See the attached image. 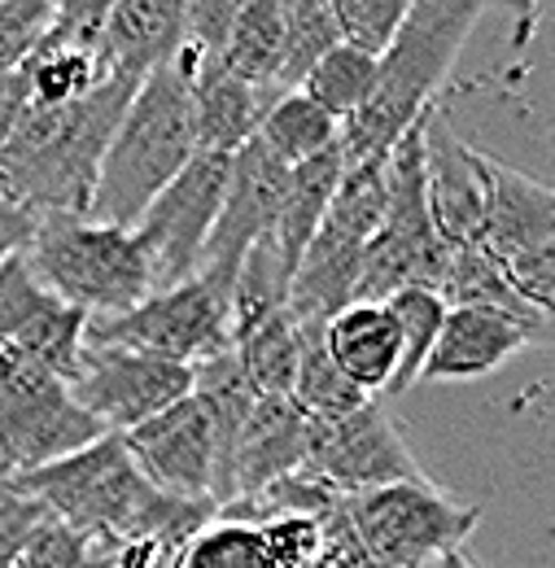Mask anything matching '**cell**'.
Returning a JSON list of instances; mask_svg holds the SVG:
<instances>
[{
  "label": "cell",
  "instance_id": "8d00e7d4",
  "mask_svg": "<svg viewBox=\"0 0 555 568\" xmlns=\"http://www.w3.org/2000/svg\"><path fill=\"white\" fill-rule=\"evenodd\" d=\"M263 534L268 560L272 568H315L320 565V547H324V520L311 516H280L268 525H254Z\"/></svg>",
  "mask_w": 555,
  "mask_h": 568
},
{
  "label": "cell",
  "instance_id": "7c38bea8",
  "mask_svg": "<svg viewBox=\"0 0 555 568\" xmlns=\"http://www.w3.org/2000/svg\"><path fill=\"white\" fill-rule=\"evenodd\" d=\"M302 468L329 481L342 498L424 477L381 403H363L342 420H306Z\"/></svg>",
  "mask_w": 555,
  "mask_h": 568
},
{
  "label": "cell",
  "instance_id": "8992f818",
  "mask_svg": "<svg viewBox=\"0 0 555 568\" xmlns=\"http://www.w3.org/2000/svg\"><path fill=\"white\" fill-rule=\"evenodd\" d=\"M424 119L385 153V211L363 250L354 302H385L398 288H428V293L442 288L451 250L433 232V219L424 206V153H420Z\"/></svg>",
  "mask_w": 555,
  "mask_h": 568
},
{
  "label": "cell",
  "instance_id": "484cf974",
  "mask_svg": "<svg viewBox=\"0 0 555 568\" xmlns=\"http://www.w3.org/2000/svg\"><path fill=\"white\" fill-rule=\"evenodd\" d=\"M232 355L259 398H289L297 372V328L289 320V306L232 328Z\"/></svg>",
  "mask_w": 555,
  "mask_h": 568
},
{
  "label": "cell",
  "instance_id": "4dcf8cb0",
  "mask_svg": "<svg viewBox=\"0 0 555 568\" xmlns=\"http://www.w3.org/2000/svg\"><path fill=\"white\" fill-rule=\"evenodd\" d=\"M284 13V58H280V92H297L302 79L315 71V62L324 53H333L337 27H333V9L329 0H280Z\"/></svg>",
  "mask_w": 555,
  "mask_h": 568
},
{
  "label": "cell",
  "instance_id": "7a4b0ae2",
  "mask_svg": "<svg viewBox=\"0 0 555 568\" xmlns=\"http://www.w3.org/2000/svg\"><path fill=\"white\" fill-rule=\"evenodd\" d=\"M137 83L110 79L83 101L70 105H31L0 149V184L27 214H74L83 219L105 144L114 136Z\"/></svg>",
  "mask_w": 555,
  "mask_h": 568
},
{
  "label": "cell",
  "instance_id": "52a82bcc",
  "mask_svg": "<svg viewBox=\"0 0 555 568\" xmlns=\"http://www.w3.org/2000/svg\"><path fill=\"white\" fill-rule=\"evenodd\" d=\"M88 346H119L180 367H202L232 351V281L193 276L189 284L149 293L123 315L88 320Z\"/></svg>",
  "mask_w": 555,
  "mask_h": 568
},
{
  "label": "cell",
  "instance_id": "5bb4252c",
  "mask_svg": "<svg viewBox=\"0 0 555 568\" xmlns=\"http://www.w3.org/2000/svg\"><path fill=\"white\" fill-rule=\"evenodd\" d=\"M137 473L162 495L180 503H202L214 507L219 498V450H214V428L198 394L175 403L171 412L144 420L140 428L119 437Z\"/></svg>",
  "mask_w": 555,
  "mask_h": 568
},
{
  "label": "cell",
  "instance_id": "30bf717a",
  "mask_svg": "<svg viewBox=\"0 0 555 568\" xmlns=\"http://www.w3.org/2000/svg\"><path fill=\"white\" fill-rule=\"evenodd\" d=\"M228 162L219 153H193L189 166L149 202L137 219V241L149 258L153 293L189 284L202 272V254L228 189Z\"/></svg>",
  "mask_w": 555,
  "mask_h": 568
},
{
  "label": "cell",
  "instance_id": "e0dca14e",
  "mask_svg": "<svg viewBox=\"0 0 555 568\" xmlns=\"http://www.w3.org/2000/svg\"><path fill=\"white\" fill-rule=\"evenodd\" d=\"M420 153H424V206L433 219V232L442 236L446 250L477 245L486 223V175H482L486 153L464 141L437 110H428L424 119Z\"/></svg>",
  "mask_w": 555,
  "mask_h": 568
},
{
  "label": "cell",
  "instance_id": "6da1fadb",
  "mask_svg": "<svg viewBox=\"0 0 555 568\" xmlns=\"http://www.w3.org/2000/svg\"><path fill=\"white\" fill-rule=\"evenodd\" d=\"M53 520L67 529L101 542H158L175 551L184 538H193L206 520H214V507L180 503V498L153 490L128 459L119 437H97L92 446L74 450L67 459L27 473L18 481Z\"/></svg>",
  "mask_w": 555,
  "mask_h": 568
},
{
  "label": "cell",
  "instance_id": "603a6c76",
  "mask_svg": "<svg viewBox=\"0 0 555 568\" xmlns=\"http://www.w3.org/2000/svg\"><path fill=\"white\" fill-rule=\"evenodd\" d=\"M324 351L363 398L390 394L398 372V328L385 302H350L324 324Z\"/></svg>",
  "mask_w": 555,
  "mask_h": 568
},
{
  "label": "cell",
  "instance_id": "836d02e7",
  "mask_svg": "<svg viewBox=\"0 0 555 568\" xmlns=\"http://www.w3.org/2000/svg\"><path fill=\"white\" fill-rule=\"evenodd\" d=\"M329 9H333L337 40L346 49L367 53V58H381L394 44V36H398L412 0H329Z\"/></svg>",
  "mask_w": 555,
  "mask_h": 568
},
{
  "label": "cell",
  "instance_id": "b9f144b4",
  "mask_svg": "<svg viewBox=\"0 0 555 568\" xmlns=\"http://www.w3.org/2000/svg\"><path fill=\"white\" fill-rule=\"evenodd\" d=\"M0 568H13V565H4V560H0Z\"/></svg>",
  "mask_w": 555,
  "mask_h": 568
},
{
  "label": "cell",
  "instance_id": "d590c367",
  "mask_svg": "<svg viewBox=\"0 0 555 568\" xmlns=\"http://www.w3.org/2000/svg\"><path fill=\"white\" fill-rule=\"evenodd\" d=\"M53 0H0V74L18 71L40 44Z\"/></svg>",
  "mask_w": 555,
  "mask_h": 568
},
{
  "label": "cell",
  "instance_id": "ba28073f",
  "mask_svg": "<svg viewBox=\"0 0 555 568\" xmlns=\"http://www.w3.org/2000/svg\"><path fill=\"white\" fill-rule=\"evenodd\" d=\"M482 503H460L428 477L346 498V516L376 568H428L460 551L482 520Z\"/></svg>",
  "mask_w": 555,
  "mask_h": 568
},
{
  "label": "cell",
  "instance_id": "f1b7e54d",
  "mask_svg": "<svg viewBox=\"0 0 555 568\" xmlns=\"http://www.w3.org/2000/svg\"><path fill=\"white\" fill-rule=\"evenodd\" d=\"M337 128L342 123L333 114H324L315 101H306L302 92H280L254 141L284 166H302V162L337 149Z\"/></svg>",
  "mask_w": 555,
  "mask_h": 568
},
{
  "label": "cell",
  "instance_id": "44dd1931",
  "mask_svg": "<svg viewBox=\"0 0 555 568\" xmlns=\"http://www.w3.org/2000/svg\"><path fill=\"white\" fill-rule=\"evenodd\" d=\"M302 455H306V416L289 398H254L241 437H236V450H232V498L228 503H241L280 477L297 473Z\"/></svg>",
  "mask_w": 555,
  "mask_h": 568
},
{
  "label": "cell",
  "instance_id": "ab89813d",
  "mask_svg": "<svg viewBox=\"0 0 555 568\" xmlns=\"http://www.w3.org/2000/svg\"><path fill=\"white\" fill-rule=\"evenodd\" d=\"M22 110H27V83H22V71L0 74V149H4V141H9V132L18 128Z\"/></svg>",
  "mask_w": 555,
  "mask_h": 568
},
{
  "label": "cell",
  "instance_id": "5b68a950",
  "mask_svg": "<svg viewBox=\"0 0 555 568\" xmlns=\"http://www.w3.org/2000/svg\"><path fill=\"white\" fill-rule=\"evenodd\" d=\"M31 276L62 306L105 320L123 315L153 293L149 258L132 227H105L74 214H44L22 250Z\"/></svg>",
  "mask_w": 555,
  "mask_h": 568
},
{
  "label": "cell",
  "instance_id": "d4e9b609",
  "mask_svg": "<svg viewBox=\"0 0 555 568\" xmlns=\"http://www.w3.org/2000/svg\"><path fill=\"white\" fill-rule=\"evenodd\" d=\"M437 297L446 306H464V311H490V315H503L521 328H529L534 337H547L552 320H543L512 284L503 276V267L490 258L482 245H464V250H451V263H446V276Z\"/></svg>",
  "mask_w": 555,
  "mask_h": 568
},
{
  "label": "cell",
  "instance_id": "ac0fdd59",
  "mask_svg": "<svg viewBox=\"0 0 555 568\" xmlns=\"http://www.w3.org/2000/svg\"><path fill=\"white\" fill-rule=\"evenodd\" d=\"M482 175H486V223H482V241L477 245L486 250L490 258L498 267H507L516 258L555 250L552 189L543 180L490 158V153L482 162Z\"/></svg>",
  "mask_w": 555,
  "mask_h": 568
},
{
  "label": "cell",
  "instance_id": "9a60e30c",
  "mask_svg": "<svg viewBox=\"0 0 555 568\" xmlns=\"http://www.w3.org/2000/svg\"><path fill=\"white\" fill-rule=\"evenodd\" d=\"M289 184V166L276 162L259 141H250L245 149L232 153L228 162V189H223V206L214 219V232L202 254V272L206 276H228L236 281L241 258L272 236L276 227L280 197ZM198 272V276H202Z\"/></svg>",
  "mask_w": 555,
  "mask_h": 568
},
{
  "label": "cell",
  "instance_id": "277c9868",
  "mask_svg": "<svg viewBox=\"0 0 555 568\" xmlns=\"http://www.w3.org/2000/svg\"><path fill=\"white\" fill-rule=\"evenodd\" d=\"M198 153L189 83L175 67L153 71L128 101L114 136L105 144L88 214L105 227H137L149 202L189 166Z\"/></svg>",
  "mask_w": 555,
  "mask_h": 568
},
{
  "label": "cell",
  "instance_id": "8fae6325",
  "mask_svg": "<svg viewBox=\"0 0 555 568\" xmlns=\"http://www.w3.org/2000/svg\"><path fill=\"white\" fill-rule=\"evenodd\" d=\"M67 389L79 412L105 437H123L144 420L171 412L175 403H184L193 394V367L83 342Z\"/></svg>",
  "mask_w": 555,
  "mask_h": 568
},
{
  "label": "cell",
  "instance_id": "f35d334b",
  "mask_svg": "<svg viewBox=\"0 0 555 568\" xmlns=\"http://www.w3.org/2000/svg\"><path fill=\"white\" fill-rule=\"evenodd\" d=\"M31 232H36V214L22 211L9 197V189L0 184V263H9L13 254H22L27 241H31Z\"/></svg>",
  "mask_w": 555,
  "mask_h": 568
},
{
  "label": "cell",
  "instance_id": "4fadbf2b",
  "mask_svg": "<svg viewBox=\"0 0 555 568\" xmlns=\"http://www.w3.org/2000/svg\"><path fill=\"white\" fill-rule=\"evenodd\" d=\"M114 0H67L53 4V18L31 49V58L18 67L27 83L31 105H70L105 88L110 53H105V13Z\"/></svg>",
  "mask_w": 555,
  "mask_h": 568
},
{
  "label": "cell",
  "instance_id": "2e32d148",
  "mask_svg": "<svg viewBox=\"0 0 555 568\" xmlns=\"http://www.w3.org/2000/svg\"><path fill=\"white\" fill-rule=\"evenodd\" d=\"M83 333L88 315L62 306L31 276L22 254L0 263V351H13L53 372L58 381H70L83 351Z\"/></svg>",
  "mask_w": 555,
  "mask_h": 568
},
{
  "label": "cell",
  "instance_id": "83f0119b",
  "mask_svg": "<svg viewBox=\"0 0 555 568\" xmlns=\"http://www.w3.org/2000/svg\"><path fill=\"white\" fill-rule=\"evenodd\" d=\"M297 328V372H293V394L289 403L306 416V420H342L350 412H359L363 398L346 376L333 367V358L324 351V328Z\"/></svg>",
  "mask_w": 555,
  "mask_h": 568
},
{
  "label": "cell",
  "instance_id": "1f68e13d",
  "mask_svg": "<svg viewBox=\"0 0 555 568\" xmlns=\"http://www.w3.org/2000/svg\"><path fill=\"white\" fill-rule=\"evenodd\" d=\"M372 83H376V58L337 44L333 53H324L315 62V71L302 79L297 92L306 101H315L324 114H333L337 123H346L350 114L372 97Z\"/></svg>",
  "mask_w": 555,
  "mask_h": 568
},
{
  "label": "cell",
  "instance_id": "e575fe53",
  "mask_svg": "<svg viewBox=\"0 0 555 568\" xmlns=\"http://www.w3.org/2000/svg\"><path fill=\"white\" fill-rule=\"evenodd\" d=\"M13 568H110V547L67 529L62 520L44 516L31 538L18 547Z\"/></svg>",
  "mask_w": 555,
  "mask_h": 568
},
{
  "label": "cell",
  "instance_id": "d6986e66",
  "mask_svg": "<svg viewBox=\"0 0 555 568\" xmlns=\"http://www.w3.org/2000/svg\"><path fill=\"white\" fill-rule=\"evenodd\" d=\"M534 342H543V337H534L529 328H521L503 315L446 306L437 342L420 367V385L424 381H482L490 372H498L503 363L525 355Z\"/></svg>",
  "mask_w": 555,
  "mask_h": 568
},
{
  "label": "cell",
  "instance_id": "7402d4cb",
  "mask_svg": "<svg viewBox=\"0 0 555 568\" xmlns=\"http://www.w3.org/2000/svg\"><path fill=\"white\" fill-rule=\"evenodd\" d=\"M184 44V0H119L105 13V53L114 79L144 83L171 67Z\"/></svg>",
  "mask_w": 555,
  "mask_h": 568
},
{
  "label": "cell",
  "instance_id": "cb8c5ba5",
  "mask_svg": "<svg viewBox=\"0 0 555 568\" xmlns=\"http://www.w3.org/2000/svg\"><path fill=\"white\" fill-rule=\"evenodd\" d=\"M337 180H342V153L329 149L302 166H289V184H284V197H280L276 227H272V245H276L284 272L293 276L302 250L311 245V236L320 232L324 211L337 193Z\"/></svg>",
  "mask_w": 555,
  "mask_h": 568
},
{
  "label": "cell",
  "instance_id": "4316f807",
  "mask_svg": "<svg viewBox=\"0 0 555 568\" xmlns=\"http://www.w3.org/2000/svg\"><path fill=\"white\" fill-rule=\"evenodd\" d=\"M280 58H284V13L280 0H245L236 9L232 36L223 44L219 67L228 74H236L250 88H268L280 92Z\"/></svg>",
  "mask_w": 555,
  "mask_h": 568
},
{
  "label": "cell",
  "instance_id": "74e56055",
  "mask_svg": "<svg viewBox=\"0 0 555 568\" xmlns=\"http://www.w3.org/2000/svg\"><path fill=\"white\" fill-rule=\"evenodd\" d=\"M44 516H49V511L27 495L18 481L0 477V560H4V565H13L18 547L31 538V529H36Z\"/></svg>",
  "mask_w": 555,
  "mask_h": 568
},
{
  "label": "cell",
  "instance_id": "d6a6232c",
  "mask_svg": "<svg viewBox=\"0 0 555 568\" xmlns=\"http://www.w3.org/2000/svg\"><path fill=\"white\" fill-rule=\"evenodd\" d=\"M171 568H272L263 534L254 525L214 516L171 556Z\"/></svg>",
  "mask_w": 555,
  "mask_h": 568
},
{
  "label": "cell",
  "instance_id": "f546056e",
  "mask_svg": "<svg viewBox=\"0 0 555 568\" xmlns=\"http://www.w3.org/2000/svg\"><path fill=\"white\" fill-rule=\"evenodd\" d=\"M385 311L398 328V372L390 394H407L412 385H420V367L437 342V328L446 320V302L428 288H398L394 297H385Z\"/></svg>",
  "mask_w": 555,
  "mask_h": 568
},
{
  "label": "cell",
  "instance_id": "9c48e42d",
  "mask_svg": "<svg viewBox=\"0 0 555 568\" xmlns=\"http://www.w3.org/2000/svg\"><path fill=\"white\" fill-rule=\"evenodd\" d=\"M97 437L105 433L79 412L67 381L31 358L0 351V477L22 481Z\"/></svg>",
  "mask_w": 555,
  "mask_h": 568
},
{
  "label": "cell",
  "instance_id": "ffe728a7",
  "mask_svg": "<svg viewBox=\"0 0 555 568\" xmlns=\"http://www.w3.org/2000/svg\"><path fill=\"white\" fill-rule=\"evenodd\" d=\"M184 83H189V101H193L198 153H219V158H232L236 149H245L254 141L263 119H268V110L276 105L280 97V92H268V88L241 83L219 62L184 74Z\"/></svg>",
  "mask_w": 555,
  "mask_h": 568
},
{
  "label": "cell",
  "instance_id": "60d3db41",
  "mask_svg": "<svg viewBox=\"0 0 555 568\" xmlns=\"http://www.w3.org/2000/svg\"><path fill=\"white\" fill-rule=\"evenodd\" d=\"M428 568H477V565H473V560L464 556V547H460V551H446V556H437V560H433Z\"/></svg>",
  "mask_w": 555,
  "mask_h": 568
},
{
  "label": "cell",
  "instance_id": "3957f363",
  "mask_svg": "<svg viewBox=\"0 0 555 568\" xmlns=\"http://www.w3.org/2000/svg\"><path fill=\"white\" fill-rule=\"evenodd\" d=\"M486 18L482 0H412L394 44L376 58L372 97L337 128L342 166L385 158L433 110L437 88Z\"/></svg>",
  "mask_w": 555,
  "mask_h": 568
}]
</instances>
